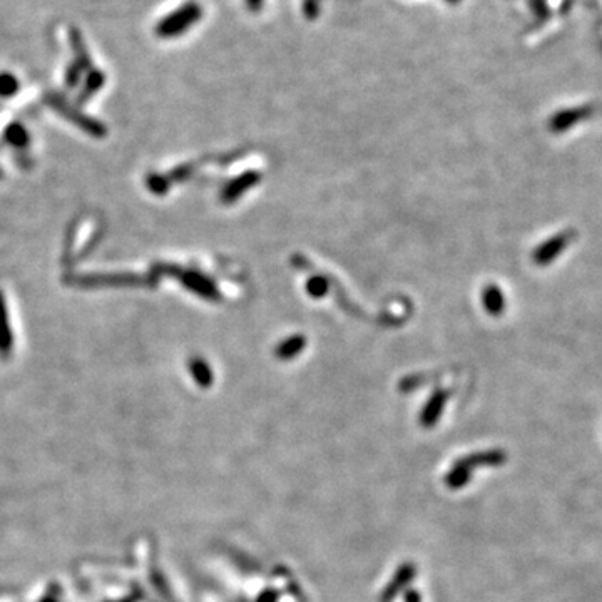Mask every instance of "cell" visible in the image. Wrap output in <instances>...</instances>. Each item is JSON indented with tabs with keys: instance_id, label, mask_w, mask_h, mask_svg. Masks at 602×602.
I'll return each mask as SVG.
<instances>
[{
	"instance_id": "obj_6",
	"label": "cell",
	"mask_w": 602,
	"mask_h": 602,
	"mask_svg": "<svg viewBox=\"0 0 602 602\" xmlns=\"http://www.w3.org/2000/svg\"><path fill=\"white\" fill-rule=\"evenodd\" d=\"M17 91H19V81H17L14 74H0V96L2 98H12V96H15Z\"/></svg>"
},
{
	"instance_id": "obj_9",
	"label": "cell",
	"mask_w": 602,
	"mask_h": 602,
	"mask_svg": "<svg viewBox=\"0 0 602 602\" xmlns=\"http://www.w3.org/2000/svg\"><path fill=\"white\" fill-rule=\"evenodd\" d=\"M261 2H263V0H248L249 7H251V8H258L259 6H261Z\"/></svg>"
},
{
	"instance_id": "obj_1",
	"label": "cell",
	"mask_w": 602,
	"mask_h": 602,
	"mask_svg": "<svg viewBox=\"0 0 602 602\" xmlns=\"http://www.w3.org/2000/svg\"><path fill=\"white\" fill-rule=\"evenodd\" d=\"M201 17H203V8L197 6V4H184V6L169 12L168 15L162 17V19L157 22L156 35H159L162 39L178 37V35L188 32Z\"/></svg>"
},
{
	"instance_id": "obj_8",
	"label": "cell",
	"mask_w": 602,
	"mask_h": 602,
	"mask_svg": "<svg viewBox=\"0 0 602 602\" xmlns=\"http://www.w3.org/2000/svg\"><path fill=\"white\" fill-rule=\"evenodd\" d=\"M4 322H6V315H4V305H2V300H0V346L6 348L8 341V332Z\"/></svg>"
},
{
	"instance_id": "obj_5",
	"label": "cell",
	"mask_w": 602,
	"mask_h": 602,
	"mask_svg": "<svg viewBox=\"0 0 602 602\" xmlns=\"http://www.w3.org/2000/svg\"><path fill=\"white\" fill-rule=\"evenodd\" d=\"M483 301H485L487 310H489L492 315H500L504 311V296L502 292H500L497 287L487 288Z\"/></svg>"
},
{
	"instance_id": "obj_4",
	"label": "cell",
	"mask_w": 602,
	"mask_h": 602,
	"mask_svg": "<svg viewBox=\"0 0 602 602\" xmlns=\"http://www.w3.org/2000/svg\"><path fill=\"white\" fill-rule=\"evenodd\" d=\"M69 41H70V47H72V51L76 52V64L82 70L89 69L91 67V57H89V54H87V47L84 44V39H82V34L79 32L76 27H72L69 30Z\"/></svg>"
},
{
	"instance_id": "obj_3",
	"label": "cell",
	"mask_w": 602,
	"mask_h": 602,
	"mask_svg": "<svg viewBox=\"0 0 602 602\" xmlns=\"http://www.w3.org/2000/svg\"><path fill=\"white\" fill-rule=\"evenodd\" d=\"M594 105H579V107L564 109V111L556 112L549 121V129L554 134L565 133V131L572 129L574 126L581 124L582 121L589 119L594 114Z\"/></svg>"
},
{
	"instance_id": "obj_2",
	"label": "cell",
	"mask_w": 602,
	"mask_h": 602,
	"mask_svg": "<svg viewBox=\"0 0 602 602\" xmlns=\"http://www.w3.org/2000/svg\"><path fill=\"white\" fill-rule=\"evenodd\" d=\"M575 238H577V231L574 230H565L562 233H557V235H554L552 238L546 240L542 244H539L537 248L534 249L532 253L534 263L539 266L551 265L552 261H556V259L569 248V244L572 243Z\"/></svg>"
},
{
	"instance_id": "obj_7",
	"label": "cell",
	"mask_w": 602,
	"mask_h": 602,
	"mask_svg": "<svg viewBox=\"0 0 602 602\" xmlns=\"http://www.w3.org/2000/svg\"><path fill=\"white\" fill-rule=\"evenodd\" d=\"M81 74H82V69L79 67L76 63H74L67 69V72H65V84H67L69 87L76 86L79 82V79H81Z\"/></svg>"
},
{
	"instance_id": "obj_10",
	"label": "cell",
	"mask_w": 602,
	"mask_h": 602,
	"mask_svg": "<svg viewBox=\"0 0 602 602\" xmlns=\"http://www.w3.org/2000/svg\"><path fill=\"white\" fill-rule=\"evenodd\" d=\"M450 2H457V0H450Z\"/></svg>"
}]
</instances>
